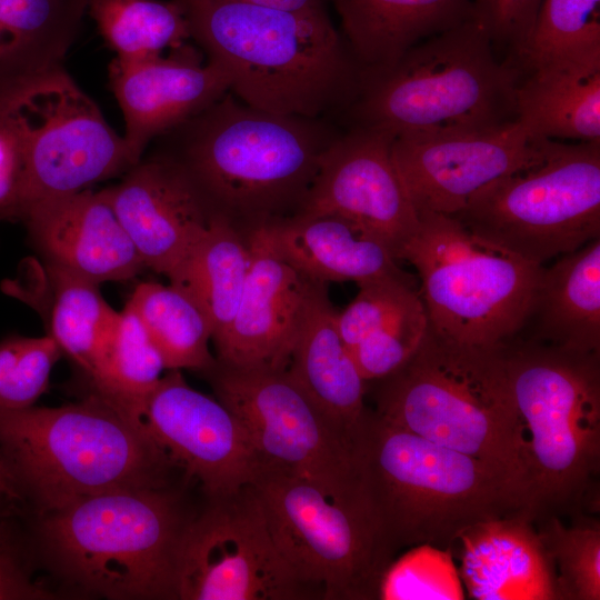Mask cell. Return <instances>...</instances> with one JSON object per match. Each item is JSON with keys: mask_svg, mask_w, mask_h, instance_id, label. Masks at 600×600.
Returning a JSON list of instances; mask_svg holds the SVG:
<instances>
[{"mask_svg": "<svg viewBox=\"0 0 600 600\" xmlns=\"http://www.w3.org/2000/svg\"><path fill=\"white\" fill-rule=\"evenodd\" d=\"M520 69L498 60L484 28L472 18L409 49L390 66L362 70L342 127L388 133L480 130L517 119Z\"/></svg>", "mask_w": 600, "mask_h": 600, "instance_id": "52a82bcc", "label": "cell"}, {"mask_svg": "<svg viewBox=\"0 0 600 600\" xmlns=\"http://www.w3.org/2000/svg\"><path fill=\"white\" fill-rule=\"evenodd\" d=\"M542 0H474V18L494 49L510 51L517 62L532 34Z\"/></svg>", "mask_w": 600, "mask_h": 600, "instance_id": "ab89813d", "label": "cell"}, {"mask_svg": "<svg viewBox=\"0 0 600 600\" xmlns=\"http://www.w3.org/2000/svg\"><path fill=\"white\" fill-rule=\"evenodd\" d=\"M429 329L424 304H421L372 333L349 352L367 382L382 379L404 364L417 351Z\"/></svg>", "mask_w": 600, "mask_h": 600, "instance_id": "f35d334b", "label": "cell"}, {"mask_svg": "<svg viewBox=\"0 0 600 600\" xmlns=\"http://www.w3.org/2000/svg\"><path fill=\"white\" fill-rule=\"evenodd\" d=\"M0 488L9 492L11 491V487H10V483H9V480H8V477H7V473L4 471L1 460H0Z\"/></svg>", "mask_w": 600, "mask_h": 600, "instance_id": "f6af8a7d", "label": "cell"}, {"mask_svg": "<svg viewBox=\"0 0 600 600\" xmlns=\"http://www.w3.org/2000/svg\"><path fill=\"white\" fill-rule=\"evenodd\" d=\"M22 178V158L17 140L0 123V221L20 220Z\"/></svg>", "mask_w": 600, "mask_h": 600, "instance_id": "b9f144b4", "label": "cell"}, {"mask_svg": "<svg viewBox=\"0 0 600 600\" xmlns=\"http://www.w3.org/2000/svg\"><path fill=\"white\" fill-rule=\"evenodd\" d=\"M62 354L52 337L10 336L0 341V408L34 406Z\"/></svg>", "mask_w": 600, "mask_h": 600, "instance_id": "8d00e7d4", "label": "cell"}, {"mask_svg": "<svg viewBox=\"0 0 600 600\" xmlns=\"http://www.w3.org/2000/svg\"><path fill=\"white\" fill-rule=\"evenodd\" d=\"M362 70L396 62L421 41L474 18L471 0H329Z\"/></svg>", "mask_w": 600, "mask_h": 600, "instance_id": "4316f807", "label": "cell"}, {"mask_svg": "<svg viewBox=\"0 0 600 600\" xmlns=\"http://www.w3.org/2000/svg\"><path fill=\"white\" fill-rule=\"evenodd\" d=\"M266 466L342 496L359 488L352 450L284 370L217 362L202 372Z\"/></svg>", "mask_w": 600, "mask_h": 600, "instance_id": "4fadbf2b", "label": "cell"}, {"mask_svg": "<svg viewBox=\"0 0 600 600\" xmlns=\"http://www.w3.org/2000/svg\"><path fill=\"white\" fill-rule=\"evenodd\" d=\"M14 500L17 499L10 492L0 488V509Z\"/></svg>", "mask_w": 600, "mask_h": 600, "instance_id": "ee69618b", "label": "cell"}, {"mask_svg": "<svg viewBox=\"0 0 600 600\" xmlns=\"http://www.w3.org/2000/svg\"><path fill=\"white\" fill-rule=\"evenodd\" d=\"M337 319L327 283L309 280L284 371L352 450L353 438L368 410V382L340 336Z\"/></svg>", "mask_w": 600, "mask_h": 600, "instance_id": "7402d4cb", "label": "cell"}, {"mask_svg": "<svg viewBox=\"0 0 600 600\" xmlns=\"http://www.w3.org/2000/svg\"><path fill=\"white\" fill-rule=\"evenodd\" d=\"M143 424L208 499L251 486L264 466L234 413L190 387L178 369L168 370L154 387Z\"/></svg>", "mask_w": 600, "mask_h": 600, "instance_id": "2e32d148", "label": "cell"}, {"mask_svg": "<svg viewBox=\"0 0 600 600\" xmlns=\"http://www.w3.org/2000/svg\"><path fill=\"white\" fill-rule=\"evenodd\" d=\"M397 258L416 269L429 327L470 346L503 347L528 316L542 266L483 240L451 216L419 214Z\"/></svg>", "mask_w": 600, "mask_h": 600, "instance_id": "9c48e42d", "label": "cell"}, {"mask_svg": "<svg viewBox=\"0 0 600 600\" xmlns=\"http://www.w3.org/2000/svg\"><path fill=\"white\" fill-rule=\"evenodd\" d=\"M87 12L120 59L162 54L190 40L187 20L174 0H87Z\"/></svg>", "mask_w": 600, "mask_h": 600, "instance_id": "d6a6232c", "label": "cell"}, {"mask_svg": "<svg viewBox=\"0 0 600 600\" xmlns=\"http://www.w3.org/2000/svg\"><path fill=\"white\" fill-rule=\"evenodd\" d=\"M0 123L22 158L19 221L39 201L89 189L137 163L64 68L0 83Z\"/></svg>", "mask_w": 600, "mask_h": 600, "instance_id": "7c38bea8", "label": "cell"}, {"mask_svg": "<svg viewBox=\"0 0 600 600\" xmlns=\"http://www.w3.org/2000/svg\"><path fill=\"white\" fill-rule=\"evenodd\" d=\"M516 339L600 353V238L542 266Z\"/></svg>", "mask_w": 600, "mask_h": 600, "instance_id": "484cf974", "label": "cell"}, {"mask_svg": "<svg viewBox=\"0 0 600 600\" xmlns=\"http://www.w3.org/2000/svg\"><path fill=\"white\" fill-rule=\"evenodd\" d=\"M256 3L300 12L328 11L329 0H248Z\"/></svg>", "mask_w": 600, "mask_h": 600, "instance_id": "7bdbcfd3", "label": "cell"}, {"mask_svg": "<svg viewBox=\"0 0 600 600\" xmlns=\"http://www.w3.org/2000/svg\"><path fill=\"white\" fill-rule=\"evenodd\" d=\"M190 39L227 74L229 91L273 113L339 121L361 69L328 13L248 0H174Z\"/></svg>", "mask_w": 600, "mask_h": 600, "instance_id": "7a4b0ae2", "label": "cell"}, {"mask_svg": "<svg viewBox=\"0 0 600 600\" xmlns=\"http://www.w3.org/2000/svg\"><path fill=\"white\" fill-rule=\"evenodd\" d=\"M451 217L536 266L572 252L600 238V143L543 138L528 164Z\"/></svg>", "mask_w": 600, "mask_h": 600, "instance_id": "30bf717a", "label": "cell"}, {"mask_svg": "<svg viewBox=\"0 0 600 600\" xmlns=\"http://www.w3.org/2000/svg\"><path fill=\"white\" fill-rule=\"evenodd\" d=\"M21 222L49 268L97 284L132 279L146 269L106 189L39 201Z\"/></svg>", "mask_w": 600, "mask_h": 600, "instance_id": "ffe728a7", "label": "cell"}, {"mask_svg": "<svg viewBox=\"0 0 600 600\" xmlns=\"http://www.w3.org/2000/svg\"><path fill=\"white\" fill-rule=\"evenodd\" d=\"M48 269L52 282L48 334L88 378L104 351L119 312L102 297L99 284Z\"/></svg>", "mask_w": 600, "mask_h": 600, "instance_id": "1f68e13d", "label": "cell"}, {"mask_svg": "<svg viewBox=\"0 0 600 600\" xmlns=\"http://www.w3.org/2000/svg\"><path fill=\"white\" fill-rule=\"evenodd\" d=\"M251 228L283 261L311 281H353L359 286L410 277L397 266L394 254L383 242L336 214L296 212Z\"/></svg>", "mask_w": 600, "mask_h": 600, "instance_id": "cb8c5ba5", "label": "cell"}, {"mask_svg": "<svg viewBox=\"0 0 600 600\" xmlns=\"http://www.w3.org/2000/svg\"><path fill=\"white\" fill-rule=\"evenodd\" d=\"M126 306L142 324L167 370L202 373L217 362L209 350L212 332L206 316L179 288L143 282Z\"/></svg>", "mask_w": 600, "mask_h": 600, "instance_id": "f546056e", "label": "cell"}, {"mask_svg": "<svg viewBox=\"0 0 600 600\" xmlns=\"http://www.w3.org/2000/svg\"><path fill=\"white\" fill-rule=\"evenodd\" d=\"M600 49V0H542L530 40L517 60L520 71Z\"/></svg>", "mask_w": 600, "mask_h": 600, "instance_id": "e575fe53", "label": "cell"}, {"mask_svg": "<svg viewBox=\"0 0 600 600\" xmlns=\"http://www.w3.org/2000/svg\"><path fill=\"white\" fill-rule=\"evenodd\" d=\"M191 516L169 487L100 493L38 514L39 556L67 586L112 600L177 599Z\"/></svg>", "mask_w": 600, "mask_h": 600, "instance_id": "8992f818", "label": "cell"}, {"mask_svg": "<svg viewBox=\"0 0 600 600\" xmlns=\"http://www.w3.org/2000/svg\"><path fill=\"white\" fill-rule=\"evenodd\" d=\"M457 542L459 574L471 599L560 600L553 566L524 512L477 522Z\"/></svg>", "mask_w": 600, "mask_h": 600, "instance_id": "603a6c76", "label": "cell"}, {"mask_svg": "<svg viewBox=\"0 0 600 600\" xmlns=\"http://www.w3.org/2000/svg\"><path fill=\"white\" fill-rule=\"evenodd\" d=\"M423 303L413 278H384L359 284L351 303L338 312V329L351 349Z\"/></svg>", "mask_w": 600, "mask_h": 600, "instance_id": "74e56055", "label": "cell"}, {"mask_svg": "<svg viewBox=\"0 0 600 600\" xmlns=\"http://www.w3.org/2000/svg\"><path fill=\"white\" fill-rule=\"evenodd\" d=\"M163 370L167 369L159 351L136 314L126 306L119 312L101 358L88 377L89 393L143 424L148 399Z\"/></svg>", "mask_w": 600, "mask_h": 600, "instance_id": "4dcf8cb0", "label": "cell"}, {"mask_svg": "<svg viewBox=\"0 0 600 600\" xmlns=\"http://www.w3.org/2000/svg\"><path fill=\"white\" fill-rule=\"evenodd\" d=\"M504 354L521 511L533 522L589 514L599 500L600 353L514 339Z\"/></svg>", "mask_w": 600, "mask_h": 600, "instance_id": "277c9868", "label": "cell"}, {"mask_svg": "<svg viewBox=\"0 0 600 600\" xmlns=\"http://www.w3.org/2000/svg\"><path fill=\"white\" fill-rule=\"evenodd\" d=\"M250 268L246 232L213 213L203 239L168 278L206 316L212 341L219 340L237 312Z\"/></svg>", "mask_w": 600, "mask_h": 600, "instance_id": "f1b7e54d", "label": "cell"}, {"mask_svg": "<svg viewBox=\"0 0 600 600\" xmlns=\"http://www.w3.org/2000/svg\"><path fill=\"white\" fill-rule=\"evenodd\" d=\"M109 84L123 114L122 137L136 162L154 139L208 108L230 87L224 71L202 62L188 43L168 56L113 58Z\"/></svg>", "mask_w": 600, "mask_h": 600, "instance_id": "d6986e66", "label": "cell"}, {"mask_svg": "<svg viewBox=\"0 0 600 600\" xmlns=\"http://www.w3.org/2000/svg\"><path fill=\"white\" fill-rule=\"evenodd\" d=\"M462 581L451 548L410 547L386 569L378 590L382 600H461Z\"/></svg>", "mask_w": 600, "mask_h": 600, "instance_id": "d590c367", "label": "cell"}, {"mask_svg": "<svg viewBox=\"0 0 600 600\" xmlns=\"http://www.w3.org/2000/svg\"><path fill=\"white\" fill-rule=\"evenodd\" d=\"M342 130L336 120L264 111L228 91L150 146L182 169L212 213L248 230L300 209Z\"/></svg>", "mask_w": 600, "mask_h": 600, "instance_id": "6da1fadb", "label": "cell"}, {"mask_svg": "<svg viewBox=\"0 0 600 600\" xmlns=\"http://www.w3.org/2000/svg\"><path fill=\"white\" fill-rule=\"evenodd\" d=\"M0 460L37 514L100 493L169 487L176 466L143 424L93 393L53 408H0Z\"/></svg>", "mask_w": 600, "mask_h": 600, "instance_id": "5b68a950", "label": "cell"}, {"mask_svg": "<svg viewBox=\"0 0 600 600\" xmlns=\"http://www.w3.org/2000/svg\"><path fill=\"white\" fill-rule=\"evenodd\" d=\"M553 566L560 600L600 599V522L589 514L564 526L560 518L533 522Z\"/></svg>", "mask_w": 600, "mask_h": 600, "instance_id": "836d02e7", "label": "cell"}, {"mask_svg": "<svg viewBox=\"0 0 600 600\" xmlns=\"http://www.w3.org/2000/svg\"><path fill=\"white\" fill-rule=\"evenodd\" d=\"M376 381L373 411L381 418L498 466L519 483L518 420L504 346L463 344L429 327L412 357Z\"/></svg>", "mask_w": 600, "mask_h": 600, "instance_id": "ba28073f", "label": "cell"}, {"mask_svg": "<svg viewBox=\"0 0 600 600\" xmlns=\"http://www.w3.org/2000/svg\"><path fill=\"white\" fill-rule=\"evenodd\" d=\"M542 140L514 119L480 130L398 136L391 151L418 216H453L484 188L528 164Z\"/></svg>", "mask_w": 600, "mask_h": 600, "instance_id": "9a60e30c", "label": "cell"}, {"mask_svg": "<svg viewBox=\"0 0 600 600\" xmlns=\"http://www.w3.org/2000/svg\"><path fill=\"white\" fill-rule=\"evenodd\" d=\"M250 268L234 318L214 343L233 367L284 370L302 316L309 280L283 261L260 233L246 230Z\"/></svg>", "mask_w": 600, "mask_h": 600, "instance_id": "44dd1931", "label": "cell"}, {"mask_svg": "<svg viewBox=\"0 0 600 600\" xmlns=\"http://www.w3.org/2000/svg\"><path fill=\"white\" fill-rule=\"evenodd\" d=\"M106 191L144 267L167 278L209 230L213 213L182 169L157 151Z\"/></svg>", "mask_w": 600, "mask_h": 600, "instance_id": "ac0fdd59", "label": "cell"}, {"mask_svg": "<svg viewBox=\"0 0 600 600\" xmlns=\"http://www.w3.org/2000/svg\"><path fill=\"white\" fill-rule=\"evenodd\" d=\"M514 100L516 117L531 134L600 143V49L521 71Z\"/></svg>", "mask_w": 600, "mask_h": 600, "instance_id": "d4e9b609", "label": "cell"}, {"mask_svg": "<svg viewBox=\"0 0 600 600\" xmlns=\"http://www.w3.org/2000/svg\"><path fill=\"white\" fill-rule=\"evenodd\" d=\"M392 139L379 130L343 127L297 212L344 218L383 242L398 260L420 220L394 164Z\"/></svg>", "mask_w": 600, "mask_h": 600, "instance_id": "e0dca14e", "label": "cell"}, {"mask_svg": "<svg viewBox=\"0 0 600 600\" xmlns=\"http://www.w3.org/2000/svg\"><path fill=\"white\" fill-rule=\"evenodd\" d=\"M359 487L396 552L451 548L468 527L523 509L516 478L367 410L352 441Z\"/></svg>", "mask_w": 600, "mask_h": 600, "instance_id": "3957f363", "label": "cell"}, {"mask_svg": "<svg viewBox=\"0 0 600 600\" xmlns=\"http://www.w3.org/2000/svg\"><path fill=\"white\" fill-rule=\"evenodd\" d=\"M177 599H312L280 553L252 486L209 499L191 516L178 552Z\"/></svg>", "mask_w": 600, "mask_h": 600, "instance_id": "5bb4252c", "label": "cell"}, {"mask_svg": "<svg viewBox=\"0 0 600 600\" xmlns=\"http://www.w3.org/2000/svg\"><path fill=\"white\" fill-rule=\"evenodd\" d=\"M87 0H0V83L64 68Z\"/></svg>", "mask_w": 600, "mask_h": 600, "instance_id": "83f0119b", "label": "cell"}, {"mask_svg": "<svg viewBox=\"0 0 600 600\" xmlns=\"http://www.w3.org/2000/svg\"><path fill=\"white\" fill-rule=\"evenodd\" d=\"M13 502L0 509V600H42L53 598L34 580L31 549L9 520Z\"/></svg>", "mask_w": 600, "mask_h": 600, "instance_id": "60d3db41", "label": "cell"}, {"mask_svg": "<svg viewBox=\"0 0 600 600\" xmlns=\"http://www.w3.org/2000/svg\"><path fill=\"white\" fill-rule=\"evenodd\" d=\"M251 486L280 553L312 599H378L394 553L360 487L331 494L266 464Z\"/></svg>", "mask_w": 600, "mask_h": 600, "instance_id": "8fae6325", "label": "cell"}]
</instances>
